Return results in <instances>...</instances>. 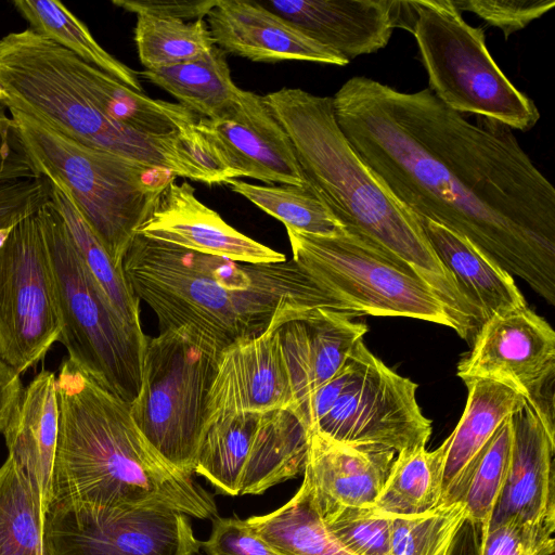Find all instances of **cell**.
<instances>
[{
  "label": "cell",
  "mask_w": 555,
  "mask_h": 555,
  "mask_svg": "<svg viewBox=\"0 0 555 555\" xmlns=\"http://www.w3.org/2000/svg\"><path fill=\"white\" fill-rule=\"evenodd\" d=\"M418 221L437 257L453 275L482 323L492 315L527 307L513 275L489 256L429 219Z\"/></svg>",
  "instance_id": "obj_25"
},
{
  "label": "cell",
  "mask_w": 555,
  "mask_h": 555,
  "mask_svg": "<svg viewBox=\"0 0 555 555\" xmlns=\"http://www.w3.org/2000/svg\"><path fill=\"white\" fill-rule=\"evenodd\" d=\"M391 519V555H452L468 516L465 504L454 501L418 515Z\"/></svg>",
  "instance_id": "obj_36"
},
{
  "label": "cell",
  "mask_w": 555,
  "mask_h": 555,
  "mask_svg": "<svg viewBox=\"0 0 555 555\" xmlns=\"http://www.w3.org/2000/svg\"><path fill=\"white\" fill-rule=\"evenodd\" d=\"M59 408L51 502L100 507L165 506L217 517L214 498L146 440L128 403L68 359L55 378Z\"/></svg>",
  "instance_id": "obj_3"
},
{
  "label": "cell",
  "mask_w": 555,
  "mask_h": 555,
  "mask_svg": "<svg viewBox=\"0 0 555 555\" xmlns=\"http://www.w3.org/2000/svg\"><path fill=\"white\" fill-rule=\"evenodd\" d=\"M217 0H114L112 3L128 12L162 18L196 21L205 18Z\"/></svg>",
  "instance_id": "obj_42"
},
{
  "label": "cell",
  "mask_w": 555,
  "mask_h": 555,
  "mask_svg": "<svg viewBox=\"0 0 555 555\" xmlns=\"http://www.w3.org/2000/svg\"><path fill=\"white\" fill-rule=\"evenodd\" d=\"M137 234L201 254L243 263L286 260L276 251L228 224L203 204L189 182H170Z\"/></svg>",
  "instance_id": "obj_18"
},
{
  "label": "cell",
  "mask_w": 555,
  "mask_h": 555,
  "mask_svg": "<svg viewBox=\"0 0 555 555\" xmlns=\"http://www.w3.org/2000/svg\"><path fill=\"white\" fill-rule=\"evenodd\" d=\"M294 409L279 327L225 347L206 405V425L216 418L238 412Z\"/></svg>",
  "instance_id": "obj_17"
},
{
  "label": "cell",
  "mask_w": 555,
  "mask_h": 555,
  "mask_svg": "<svg viewBox=\"0 0 555 555\" xmlns=\"http://www.w3.org/2000/svg\"><path fill=\"white\" fill-rule=\"evenodd\" d=\"M197 128L232 179L308 186L291 139L263 95L241 89L221 117H197Z\"/></svg>",
  "instance_id": "obj_16"
},
{
  "label": "cell",
  "mask_w": 555,
  "mask_h": 555,
  "mask_svg": "<svg viewBox=\"0 0 555 555\" xmlns=\"http://www.w3.org/2000/svg\"><path fill=\"white\" fill-rule=\"evenodd\" d=\"M9 113L20 147L36 175L68 193L109 258L122 266L138 229L177 177L83 145L24 113Z\"/></svg>",
  "instance_id": "obj_6"
},
{
  "label": "cell",
  "mask_w": 555,
  "mask_h": 555,
  "mask_svg": "<svg viewBox=\"0 0 555 555\" xmlns=\"http://www.w3.org/2000/svg\"><path fill=\"white\" fill-rule=\"evenodd\" d=\"M395 454L388 448L341 443L309 431L304 480L323 520L343 508L372 507L389 475Z\"/></svg>",
  "instance_id": "obj_21"
},
{
  "label": "cell",
  "mask_w": 555,
  "mask_h": 555,
  "mask_svg": "<svg viewBox=\"0 0 555 555\" xmlns=\"http://www.w3.org/2000/svg\"><path fill=\"white\" fill-rule=\"evenodd\" d=\"M195 555H199V553L195 554Z\"/></svg>",
  "instance_id": "obj_45"
},
{
  "label": "cell",
  "mask_w": 555,
  "mask_h": 555,
  "mask_svg": "<svg viewBox=\"0 0 555 555\" xmlns=\"http://www.w3.org/2000/svg\"><path fill=\"white\" fill-rule=\"evenodd\" d=\"M44 532L51 555H195L201 546L189 516L165 506L52 501Z\"/></svg>",
  "instance_id": "obj_14"
},
{
  "label": "cell",
  "mask_w": 555,
  "mask_h": 555,
  "mask_svg": "<svg viewBox=\"0 0 555 555\" xmlns=\"http://www.w3.org/2000/svg\"><path fill=\"white\" fill-rule=\"evenodd\" d=\"M464 383L467 399L463 414L442 442L446 448L442 498L503 423L526 403L519 392L504 384L483 378Z\"/></svg>",
  "instance_id": "obj_26"
},
{
  "label": "cell",
  "mask_w": 555,
  "mask_h": 555,
  "mask_svg": "<svg viewBox=\"0 0 555 555\" xmlns=\"http://www.w3.org/2000/svg\"><path fill=\"white\" fill-rule=\"evenodd\" d=\"M23 391L20 374L0 360V434L12 417Z\"/></svg>",
  "instance_id": "obj_44"
},
{
  "label": "cell",
  "mask_w": 555,
  "mask_h": 555,
  "mask_svg": "<svg viewBox=\"0 0 555 555\" xmlns=\"http://www.w3.org/2000/svg\"><path fill=\"white\" fill-rule=\"evenodd\" d=\"M205 21L218 48L253 62L349 63L256 0H217Z\"/></svg>",
  "instance_id": "obj_20"
},
{
  "label": "cell",
  "mask_w": 555,
  "mask_h": 555,
  "mask_svg": "<svg viewBox=\"0 0 555 555\" xmlns=\"http://www.w3.org/2000/svg\"><path fill=\"white\" fill-rule=\"evenodd\" d=\"M351 313L317 309L279 327L294 409L334 378L367 326Z\"/></svg>",
  "instance_id": "obj_22"
},
{
  "label": "cell",
  "mask_w": 555,
  "mask_h": 555,
  "mask_svg": "<svg viewBox=\"0 0 555 555\" xmlns=\"http://www.w3.org/2000/svg\"><path fill=\"white\" fill-rule=\"evenodd\" d=\"M93 67L29 27L11 31L0 38V101L83 145L217 183L199 134L143 133L108 116L94 94Z\"/></svg>",
  "instance_id": "obj_5"
},
{
  "label": "cell",
  "mask_w": 555,
  "mask_h": 555,
  "mask_svg": "<svg viewBox=\"0 0 555 555\" xmlns=\"http://www.w3.org/2000/svg\"><path fill=\"white\" fill-rule=\"evenodd\" d=\"M246 521L282 555H352L327 529L306 480L284 505Z\"/></svg>",
  "instance_id": "obj_29"
},
{
  "label": "cell",
  "mask_w": 555,
  "mask_h": 555,
  "mask_svg": "<svg viewBox=\"0 0 555 555\" xmlns=\"http://www.w3.org/2000/svg\"><path fill=\"white\" fill-rule=\"evenodd\" d=\"M456 369L463 380L483 378L519 392L555 438V332L528 307L492 315Z\"/></svg>",
  "instance_id": "obj_15"
},
{
  "label": "cell",
  "mask_w": 555,
  "mask_h": 555,
  "mask_svg": "<svg viewBox=\"0 0 555 555\" xmlns=\"http://www.w3.org/2000/svg\"><path fill=\"white\" fill-rule=\"evenodd\" d=\"M139 74L206 119L221 117L241 91L232 80L225 53L216 44L197 59Z\"/></svg>",
  "instance_id": "obj_27"
},
{
  "label": "cell",
  "mask_w": 555,
  "mask_h": 555,
  "mask_svg": "<svg viewBox=\"0 0 555 555\" xmlns=\"http://www.w3.org/2000/svg\"><path fill=\"white\" fill-rule=\"evenodd\" d=\"M68 360L129 405L138 397L147 336L128 325L99 286L51 198L38 210Z\"/></svg>",
  "instance_id": "obj_7"
},
{
  "label": "cell",
  "mask_w": 555,
  "mask_h": 555,
  "mask_svg": "<svg viewBox=\"0 0 555 555\" xmlns=\"http://www.w3.org/2000/svg\"><path fill=\"white\" fill-rule=\"evenodd\" d=\"M227 184L234 193L281 221L286 229L320 236L346 232L325 202L309 185L267 186L237 179H231Z\"/></svg>",
  "instance_id": "obj_34"
},
{
  "label": "cell",
  "mask_w": 555,
  "mask_h": 555,
  "mask_svg": "<svg viewBox=\"0 0 555 555\" xmlns=\"http://www.w3.org/2000/svg\"><path fill=\"white\" fill-rule=\"evenodd\" d=\"M312 40L349 62L385 48L401 27V0H264Z\"/></svg>",
  "instance_id": "obj_19"
},
{
  "label": "cell",
  "mask_w": 555,
  "mask_h": 555,
  "mask_svg": "<svg viewBox=\"0 0 555 555\" xmlns=\"http://www.w3.org/2000/svg\"><path fill=\"white\" fill-rule=\"evenodd\" d=\"M462 13L472 12L501 29L507 39L555 7V0H451Z\"/></svg>",
  "instance_id": "obj_39"
},
{
  "label": "cell",
  "mask_w": 555,
  "mask_h": 555,
  "mask_svg": "<svg viewBox=\"0 0 555 555\" xmlns=\"http://www.w3.org/2000/svg\"><path fill=\"white\" fill-rule=\"evenodd\" d=\"M222 350L186 326L147 336L141 387L130 413L152 447L188 476L195 472L207 397Z\"/></svg>",
  "instance_id": "obj_9"
},
{
  "label": "cell",
  "mask_w": 555,
  "mask_h": 555,
  "mask_svg": "<svg viewBox=\"0 0 555 555\" xmlns=\"http://www.w3.org/2000/svg\"><path fill=\"white\" fill-rule=\"evenodd\" d=\"M401 28L415 38L429 90L449 108L529 131L540 119L534 102L494 62L485 27L465 22L451 0L402 1Z\"/></svg>",
  "instance_id": "obj_8"
},
{
  "label": "cell",
  "mask_w": 555,
  "mask_h": 555,
  "mask_svg": "<svg viewBox=\"0 0 555 555\" xmlns=\"http://www.w3.org/2000/svg\"><path fill=\"white\" fill-rule=\"evenodd\" d=\"M308 446L293 408L225 414L207 426L194 474L225 495L261 494L304 473Z\"/></svg>",
  "instance_id": "obj_11"
},
{
  "label": "cell",
  "mask_w": 555,
  "mask_h": 555,
  "mask_svg": "<svg viewBox=\"0 0 555 555\" xmlns=\"http://www.w3.org/2000/svg\"><path fill=\"white\" fill-rule=\"evenodd\" d=\"M417 385L388 367L364 345L347 360L346 382L327 413L309 430L348 444L400 452L426 444L431 422L416 400Z\"/></svg>",
  "instance_id": "obj_12"
},
{
  "label": "cell",
  "mask_w": 555,
  "mask_h": 555,
  "mask_svg": "<svg viewBox=\"0 0 555 555\" xmlns=\"http://www.w3.org/2000/svg\"><path fill=\"white\" fill-rule=\"evenodd\" d=\"M336 121L373 177L417 219L466 238L555 305V189L511 128L472 122L428 88L354 76Z\"/></svg>",
  "instance_id": "obj_1"
},
{
  "label": "cell",
  "mask_w": 555,
  "mask_h": 555,
  "mask_svg": "<svg viewBox=\"0 0 555 555\" xmlns=\"http://www.w3.org/2000/svg\"><path fill=\"white\" fill-rule=\"evenodd\" d=\"M324 522L352 555H391L392 519L371 507L343 508Z\"/></svg>",
  "instance_id": "obj_37"
},
{
  "label": "cell",
  "mask_w": 555,
  "mask_h": 555,
  "mask_svg": "<svg viewBox=\"0 0 555 555\" xmlns=\"http://www.w3.org/2000/svg\"><path fill=\"white\" fill-rule=\"evenodd\" d=\"M46 508L17 465L0 466V555H51Z\"/></svg>",
  "instance_id": "obj_31"
},
{
  "label": "cell",
  "mask_w": 555,
  "mask_h": 555,
  "mask_svg": "<svg viewBox=\"0 0 555 555\" xmlns=\"http://www.w3.org/2000/svg\"><path fill=\"white\" fill-rule=\"evenodd\" d=\"M511 417L442 498V502H463L467 511V522L479 526L480 530L489 525L507 477L513 443Z\"/></svg>",
  "instance_id": "obj_33"
},
{
  "label": "cell",
  "mask_w": 555,
  "mask_h": 555,
  "mask_svg": "<svg viewBox=\"0 0 555 555\" xmlns=\"http://www.w3.org/2000/svg\"><path fill=\"white\" fill-rule=\"evenodd\" d=\"M555 522H529L516 517L481 530L478 555H554Z\"/></svg>",
  "instance_id": "obj_38"
},
{
  "label": "cell",
  "mask_w": 555,
  "mask_h": 555,
  "mask_svg": "<svg viewBox=\"0 0 555 555\" xmlns=\"http://www.w3.org/2000/svg\"><path fill=\"white\" fill-rule=\"evenodd\" d=\"M50 198L61 214L83 263L124 321L134 328L142 330L140 300L130 288L122 266L116 264L109 258L68 193L53 181H50Z\"/></svg>",
  "instance_id": "obj_32"
},
{
  "label": "cell",
  "mask_w": 555,
  "mask_h": 555,
  "mask_svg": "<svg viewBox=\"0 0 555 555\" xmlns=\"http://www.w3.org/2000/svg\"><path fill=\"white\" fill-rule=\"evenodd\" d=\"M18 14L37 34L70 51L138 92H143L139 73L117 60L93 38L87 25L56 0H14Z\"/></svg>",
  "instance_id": "obj_30"
},
{
  "label": "cell",
  "mask_w": 555,
  "mask_h": 555,
  "mask_svg": "<svg viewBox=\"0 0 555 555\" xmlns=\"http://www.w3.org/2000/svg\"><path fill=\"white\" fill-rule=\"evenodd\" d=\"M40 178L22 152L8 108L0 101V182Z\"/></svg>",
  "instance_id": "obj_43"
},
{
  "label": "cell",
  "mask_w": 555,
  "mask_h": 555,
  "mask_svg": "<svg viewBox=\"0 0 555 555\" xmlns=\"http://www.w3.org/2000/svg\"><path fill=\"white\" fill-rule=\"evenodd\" d=\"M134 42L141 64L157 69L197 59L215 46L205 18L185 22L137 15Z\"/></svg>",
  "instance_id": "obj_35"
},
{
  "label": "cell",
  "mask_w": 555,
  "mask_h": 555,
  "mask_svg": "<svg viewBox=\"0 0 555 555\" xmlns=\"http://www.w3.org/2000/svg\"><path fill=\"white\" fill-rule=\"evenodd\" d=\"M444 456L443 443L434 451L418 444L398 452L371 508L380 516L395 518L437 507L442 502Z\"/></svg>",
  "instance_id": "obj_28"
},
{
  "label": "cell",
  "mask_w": 555,
  "mask_h": 555,
  "mask_svg": "<svg viewBox=\"0 0 555 555\" xmlns=\"http://www.w3.org/2000/svg\"><path fill=\"white\" fill-rule=\"evenodd\" d=\"M511 420L509 468L489 525L511 517L555 522V438L527 402Z\"/></svg>",
  "instance_id": "obj_23"
},
{
  "label": "cell",
  "mask_w": 555,
  "mask_h": 555,
  "mask_svg": "<svg viewBox=\"0 0 555 555\" xmlns=\"http://www.w3.org/2000/svg\"><path fill=\"white\" fill-rule=\"evenodd\" d=\"M50 189L44 177L0 182V244L20 221L50 199Z\"/></svg>",
  "instance_id": "obj_40"
},
{
  "label": "cell",
  "mask_w": 555,
  "mask_h": 555,
  "mask_svg": "<svg viewBox=\"0 0 555 555\" xmlns=\"http://www.w3.org/2000/svg\"><path fill=\"white\" fill-rule=\"evenodd\" d=\"M293 144L304 177L346 231L410 267L468 340L480 319L430 246L418 219L380 183L339 128L332 96L299 88L263 95Z\"/></svg>",
  "instance_id": "obj_4"
},
{
  "label": "cell",
  "mask_w": 555,
  "mask_h": 555,
  "mask_svg": "<svg viewBox=\"0 0 555 555\" xmlns=\"http://www.w3.org/2000/svg\"><path fill=\"white\" fill-rule=\"evenodd\" d=\"M209 538L201 545L207 555H282L258 535L246 519L215 517Z\"/></svg>",
  "instance_id": "obj_41"
},
{
  "label": "cell",
  "mask_w": 555,
  "mask_h": 555,
  "mask_svg": "<svg viewBox=\"0 0 555 555\" xmlns=\"http://www.w3.org/2000/svg\"><path fill=\"white\" fill-rule=\"evenodd\" d=\"M293 260L357 315L404 317L459 327L437 294L406 264L344 232L286 229Z\"/></svg>",
  "instance_id": "obj_10"
},
{
  "label": "cell",
  "mask_w": 555,
  "mask_h": 555,
  "mask_svg": "<svg viewBox=\"0 0 555 555\" xmlns=\"http://www.w3.org/2000/svg\"><path fill=\"white\" fill-rule=\"evenodd\" d=\"M55 375L41 370L24 389L2 433L10 457L47 509L57 442L59 408Z\"/></svg>",
  "instance_id": "obj_24"
},
{
  "label": "cell",
  "mask_w": 555,
  "mask_h": 555,
  "mask_svg": "<svg viewBox=\"0 0 555 555\" xmlns=\"http://www.w3.org/2000/svg\"><path fill=\"white\" fill-rule=\"evenodd\" d=\"M60 334L54 278L37 211L0 244V360L22 374Z\"/></svg>",
  "instance_id": "obj_13"
},
{
  "label": "cell",
  "mask_w": 555,
  "mask_h": 555,
  "mask_svg": "<svg viewBox=\"0 0 555 555\" xmlns=\"http://www.w3.org/2000/svg\"><path fill=\"white\" fill-rule=\"evenodd\" d=\"M122 270L162 331L191 327L223 349L317 309L357 315L293 259L243 263L137 234Z\"/></svg>",
  "instance_id": "obj_2"
}]
</instances>
